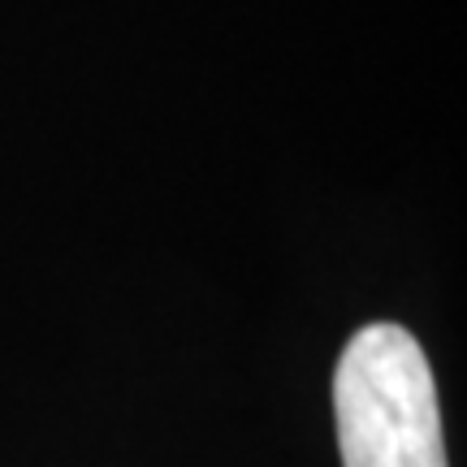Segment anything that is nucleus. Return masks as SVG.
I'll use <instances>...</instances> for the list:
<instances>
[{
    "mask_svg": "<svg viewBox=\"0 0 467 467\" xmlns=\"http://www.w3.org/2000/svg\"><path fill=\"white\" fill-rule=\"evenodd\" d=\"M334 424L342 467H451L433 368L402 325H364L342 347Z\"/></svg>",
    "mask_w": 467,
    "mask_h": 467,
    "instance_id": "obj_1",
    "label": "nucleus"
}]
</instances>
